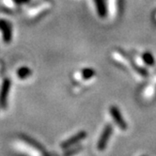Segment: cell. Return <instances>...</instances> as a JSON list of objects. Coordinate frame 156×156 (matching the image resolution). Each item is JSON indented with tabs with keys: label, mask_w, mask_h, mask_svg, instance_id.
Instances as JSON below:
<instances>
[{
	"label": "cell",
	"mask_w": 156,
	"mask_h": 156,
	"mask_svg": "<svg viewBox=\"0 0 156 156\" xmlns=\"http://www.w3.org/2000/svg\"><path fill=\"white\" fill-rule=\"evenodd\" d=\"M52 7V3L50 1H45L42 2L41 4H40L39 6H35L33 7L30 10H29V16L30 17H37L39 15H41V13H44L47 10H49Z\"/></svg>",
	"instance_id": "cell-2"
},
{
	"label": "cell",
	"mask_w": 156,
	"mask_h": 156,
	"mask_svg": "<svg viewBox=\"0 0 156 156\" xmlns=\"http://www.w3.org/2000/svg\"><path fill=\"white\" fill-rule=\"evenodd\" d=\"M109 111H110L111 115H112L113 119L115 120V122L117 123V125H119V127L120 129L125 130L127 128V125H126V122L124 121V119H122L121 114L119 112V110L117 107H115V106H111L110 109H109Z\"/></svg>",
	"instance_id": "cell-3"
},
{
	"label": "cell",
	"mask_w": 156,
	"mask_h": 156,
	"mask_svg": "<svg viewBox=\"0 0 156 156\" xmlns=\"http://www.w3.org/2000/svg\"><path fill=\"white\" fill-rule=\"evenodd\" d=\"M111 133H112V126L107 125L105 128L101 137H100V140L98 142V150L99 151H103V150L105 149L107 141H108V138L111 136Z\"/></svg>",
	"instance_id": "cell-4"
},
{
	"label": "cell",
	"mask_w": 156,
	"mask_h": 156,
	"mask_svg": "<svg viewBox=\"0 0 156 156\" xmlns=\"http://www.w3.org/2000/svg\"><path fill=\"white\" fill-rule=\"evenodd\" d=\"M95 75V72L91 69H84L82 71L77 72L73 74V78L76 81H87L91 79Z\"/></svg>",
	"instance_id": "cell-5"
},
{
	"label": "cell",
	"mask_w": 156,
	"mask_h": 156,
	"mask_svg": "<svg viewBox=\"0 0 156 156\" xmlns=\"http://www.w3.org/2000/svg\"><path fill=\"white\" fill-rule=\"evenodd\" d=\"M112 58L115 61L119 63L121 66H123L124 68H126L127 70H129L131 73H133V75H136V77L144 78V77L147 76L148 73L142 71L140 68H138L137 66L133 65V63H132L130 61V59L126 57V55L121 54L119 51H113L112 52Z\"/></svg>",
	"instance_id": "cell-1"
},
{
	"label": "cell",
	"mask_w": 156,
	"mask_h": 156,
	"mask_svg": "<svg viewBox=\"0 0 156 156\" xmlns=\"http://www.w3.org/2000/svg\"><path fill=\"white\" fill-rule=\"evenodd\" d=\"M155 19H156V13H155Z\"/></svg>",
	"instance_id": "cell-8"
},
{
	"label": "cell",
	"mask_w": 156,
	"mask_h": 156,
	"mask_svg": "<svg viewBox=\"0 0 156 156\" xmlns=\"http://www.w3.org/2000/svg\"><path fill=\"white\" fill-rule=\"evenodd\" d=\"M86 136H87V133H86L85 132H80V133H76V135H75L74 136L71 137L69 140H67L66 142H64V143L61 145V147H62L63 149H65V148H70V147L72 146V145H73V144H75V143H77V142H79L80 140H82L83 138H85Z\"/></svg>",
	"instance_id": "cell-6"
},
{
	"label": "cell",
	"mask_w": 156,
	"mask_h": 156,
	"mask_svg": "<svg viewBox=\"0 0 156 156\" xmlns=\"http://www.w3.org/2000/svg\"><path fill=\"white\" fill-rule=\"evenodd\" d=\"M94 3H95L96 10H97L99 16H101V17L105 16V12H106V9H105L104 0H94Z\"/></svg>",
	"instance_id": "cell-7"
}]
</instances>
